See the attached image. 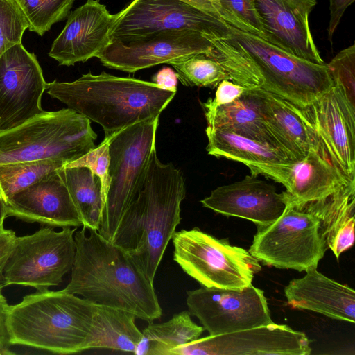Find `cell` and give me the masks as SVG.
<instances>
[{
  "label": "cell",
  "instance_id": "cell-1",
  "mask_svg": "<svg viewBox=\"0 0 355 355\" xmlns=\"http://www.w3.org/2000/svg\"><path fill=\"white\" fill-rule=\"evenodd\" d=\"M210 57L230 80L248 89L261 88L304 108L333 86L327 64L296 57L264 40L231 27L228 36L211 41Z\"/></svg>",
  "mask_w": 355,
  "mask_h": 355
},
{
  "label": "cell",
  "instance_id": "cell-2",
  "mask_svg": "<svg viewBox=\"0 0 355 355\" xmlns=\"http://www.w3.org/2000/svg\"><path fill=\"white\" fill-rule=\"evenodd\" d=\"M76 255L64 290L96 304L123 309L153 322L162 315L153 284L132 258L97 230L75 232Z\"/></svg>",
  "mask_w": 355,
  "mask_h": 355
},
{
  "label": "cell",
  "instance_id": "cell-3",
  "mask_svg": "<svg viewBox=\"0 0 355 355\" xmlns=\"http://www.w3.org/2000/svg\"><path fill=\"white\" fill-rule=\"evenodd\" d=\"M185 196L183 173L173 164L161 162L155 149L143 183L123 214L113 240L153 284L166 247L181 223V203Z\"/></svg>",
  "mask_w": 355,
  "mask_h": 355
},
{
  "label": "cell",
  "instance_id": "cell-4",
  "mask_svg": "<svg viewBox=\"0 0 355 355\" xmlns=\"http://www.w3.org/2000/svg\"><path fill=\"white\" fill-rule=\"evenodd\" d=\"M46 92L100 125L105 137L135 123L159 118L176 94L153 82L105 71L83 74L72 82L46 83Z\"/></svg>",
  "mask_w": 355,
  "mask_h": 355
},
{
  "label": "cell",
  "instance_id": "cell-5",
  "mask_svg": "<svg viewBox=\"0 0 355 355\" xmlns=\"http://www.w3.org/2000/svg\"><path fill=\"white\" fill-rule=\"evenodd\" d=\"M96 306L64 289L25 295L9 306V342L54 354L87 351Z\"/></svg>",
  "mask_w": 355,
  "mask_h": 355
},
{
  "label": "cell",
  "instance_id": "cell-6",
  "mask_svg": "<svg viewBox=\"0 0 355 355\" xmlns=\"http://www.w3.org/2000/svg\"><path fill=\"white\" fill-rule=\"evenodd\" d=\"M90 120L64 108L0 131V164L54 159L69 164L96 147Z\"/></svg>",
  "mask_w": 355,
  "mask_h": 355
},
{
  "label": "cell",
  "instance_id": "cell-7",
  "mask_svg": "<svg viewBox=\"0 0 355 355\" xmlns=\"http://www.w3.org/2000/svg\"><path fill=\"white\" fill-rule=\"evenodd\" d=\"M159 118L130 125L108 138L110 184L98 232L113 242L125 209L140 189L155 148Z\"/></svg>",
  "mask_w": 355,
  "mask_h": 355
},
{
  "label": "cell",
  "instance_id": "cell-8",
  "mask_svg": "<svg viewBox=\"0 0 355 355\" xmlns=\"http://www.w3.org/2000/svg\"><path fill=\"white\" fill-rule=\"evenodd\" d=\"M171 240L173 260L204 287L241 289L261 270L248 250L198 227L175 231Z\"/></svg>",
  "mask_w": 355,
  "mask_h": 355
},
{
  "label": "cell",
  "instance_id": "cell-9",
  "mask_svg": "<svg viewBox=\"0 0 355 355\" xmlns=\"http://www.w3.org/2000/svg\"><path fill=\"white\" fill-rule=\"evenodd\" d=\"M327 248L318 218L288 197L286 207L277 219L257 227L248 251L264 265L306 271L318 267Z\"/></svg>",
  "mask_w": 355,
  "mask_h": 355
},
{
  "label": "cell",
  "instance_id": "cell-10",
  "mask_svg": "<svg viewBox=\"0 0 355 355\" xmlns=\"http://www.w3.org/2000/svg\"><path fill=\"white\" fill-rule=\"evenodd\" d=\"M76 230L67 227L57 232L47 226L17 236L4 268L5 286L44 291L59 285L74 262Z\"/></svg>",
  "mask_w": 355,
  "mask_h": 355
},
{
  "label": "cell",
  "instance_id": "cell-11",
  "mask_svg": "<svg viewBox=\"0 0 355 355\" xmlns=\"http://www.w3.org/2000/svg\"><path fill=\"white\" fill-rule=\"evenodd\" d=\"M116 17L110 42H127L166 31L187 30L211 41L224 38L231 26L180 0H132Z\"/></svg>",
  "mask_w": 355,
  "mask_h": 355
},
{
  "label": "cell",
  "instance_id": "cell-12",
  "mask_svg": "<svg viewBox=\"0 0 355 355\" xmlns=\"http://www.w3.org/2000/svg\"><path fill=\"white\" fill-rule=\"evenodd\" d=\"M187 305L204 330L216 336L273 323L263 291L207 288L187 291Z\"/></svg>",
  "mask_w": 355,
  "mask_h": 355
},
{
  "label": "cell",
  "instance_id": "cell-13",
  "mask_svg": "<svg viewBox=\"0 0 355 355\" xmlns=\"http://www.w3.org/2000/svg\"><path fill=\"white\" fill-rule=\"evenodd\" d=\"M46 82L33 53L22 43L0 55V131L15 128L44 110Z\"/></svg>",
  "mask_w": 355,
  "mask_h": 355
},
{
  "label": "cell",
  "instance_id": "cell-14",
  "mask_svg": "<svg viewBox=\"0 0 355 355\" xmlns=\"http://www.w3.org/2000/svg\"><path fill=\"white\" fill-rule=\"evenodd\" d=\"M320 150L350 180L355 179V106L335 85L301 108Z\"/></svg>",
  "mask_w": 355,
  "mask_h": 355
},
{
  "label": "cell",
  "instance_id": "cell-15",
  "mask_svg": "<svg viewBox=\"0 0 355 355\" xmlns=\"http://www.w3.org/2000/svg\"><path fill=\"white\" fill-rule=\"evenodd\" d=\"M311 351L304 333L273 322L198 338L175 347L169 355H309Z\"/></svg>",
  "mask_w": 355,
  "mask_h": 355
},
{
  "label": "cell",
  "instance_id": "cell-16",
  "mask_svg": "<svg viewBox=\"0 0 355 355\" xmlns=\"http://www.w3.org/2000/svg\"><path fill=\"white\" fill-rule=\"evenodd\" d=\"M213 44L205 35L191 31H166L127 42H110L98 55L101 64L128 73L168 64L191 55H209Z\"/></svg>",
  "mask_w": 355,
  "mask_h": 355
},
{
  "label": "cell",
  "instance_id": "cell-17",
  "mask_svg": "<svg viewBox=\"0 0 355 355\" xmlns=\"http://www.w3.org/2000/svg\"><path fill=\"white\" fill-rule=\"evenodd\" d=\"M252 175H262L281 183L296 205L321 200L354 180L349 179L320 150L313 149L304 157L278 164L247 166Z\"/></svg>",
  "mask_w": 355,
  "mask_h": 355
},
{
  "label": "cell",
  "instance_id": "cell-18",
  "mask_svg": "<svg viewBox=\"0 0 355 355\" xmlns=\"http://www.w3.org/2000/svg\"><path fill=\"white\" fill-rule=\"evenodd\" d=\"M261 27V39L309 62H325L313 41L309 16L316 0H253Z\"/></svg>",
  "mask_w": 355,
  "mask_h": 355
},
{
  "label": "cell",
  "instance_id": "cell-19",
  "mask_svg": "<svg viewBox=\"0 0 355 355\" xmlns=\"http://www.w3.org/2000/svg\"><path fill=\"white\" fill-rule=\"evenodd\" d=\"M115 17L99 0H87L70 12L49 55L59 65L68 67L97 58L110 42L109 33Z\"/></svg>",
  "mask_w": 355,
  "mask_h": 355
},
{
  "label": "cell",
  "instance_id": "cell-20",
  "mask_svg": "<svg viewBox=\"0 0 355 355\" xmlns=\"http://www.w3.org/2000/svg\"><path fill=\"white\" fill-rule=\"evenodd\" d=\"M288 201L286 191L277 193L272 184L250 175L216 188L200 202L216 213L245 218L261 227L277 219Z\"/></svg>",
  "mask_w": 355,
  "mask_h": 355
},
{
  "label": "cell",
  "instance_id": "cell-21",
  "mask_svg": "<svg viewBox=\"0 0 355 355\" xmlns=\"http://www.w3.org/2000/svg\"><path fill=\"white\" fill-rule=\"evenodd\" d=\"M8 216L51 227L83 225L59 169L15 193L6 202Z\"/></svg>",
  "mask_w": 355,
  "mask_h": 355
},
{
  "label": "cell",
  "instance_id": "cell-22",
  "mask_svg": "<svg viewBox=\"0 0 355 355\" xmlns=\"http://www.w3.org/2000/svg\"><path fill=\"white\" fill-rule=\"evenodd\" d=\"M305 272L304 277L292 279L284 288L288 303L295 309L354 323V290L322 275L317 267Z\"/></svg>",
  "mask_w": 355,
  "mask_h": 355
},
{
  "label": "cell",
  "instance_id": "cell-23",
  "mask_svg": "<svg viewBox=\"0 0 355 355\" xmlns=\"http://www.w3.org/2000/svg\"><path fill=\"white\" fill-rule=\"evenodd\" d=\"M250 90L266 126L291 159L301 158L313 149L320 150L300 107L261 88Z\"/></svg>",
  "mask_w": 355,
  "mask_h": 355
},
{
  "label": "cell",
  "instance_id": "cell-24",
  "mask_svg": "<svg viewBox=\"0 0 355 355\" xmlns=\"http://www.w3.org/2000/svg\"><path fill=\"white\" fill-rule=\"evenodd\" d=\"M319 219L327 248L337 259L354 242L355 180L343 185L331 195L305 203Z\"/></svg>",
  "mask_w": 355,
  "mask_h": 355
},
{
  "label": "cell",
  "instance_id": "cell-25",
  "mask_svg": "<svg viewBox=\"0 0 355 355\" xmlns=\"http://www.w3.org/2000/svg\"><path fill=\"white\" fill-rule=\"evenodd\" d=\"M204 111L207 126L225 128L282 150L266 126L250 89L230 103Z\"/></svg>",
  "mask_w": 355,
  "mask_h": 355
},
{
  "label": "cell",
  "instance_id": "cell-26",
  "mask_svg": "<svg viewBox=\"0 0 355 355\" xmlns=\"http://www.w3.org/2000/svg\"><path fill=\"white\" fill-rule=\"evenodd\" d=\"M205 132L208 139L206 150L216 157L239 162L246 166L278 164L293 159L277 147L225 128L207 126Z\"/></svg>",
  "mask_w": 355,
  "mask_h": 355
},
{
  "label": "cell",
  "instance_id": "cell-27",
  "mask_svg": "<svg viewBox=\"0 0 355 355\" xmlns=\"http://www.w3.org/2000/svg\"><path fill=\"white\" fill-rule=\"evenodd\" d=\"M136 318L127 311L97 304L87 350L108 349L134 354L142 338Z\"/></svg>",
  "mask_w": 355,
  "mask_h": 355
},
{
  "label": "cell",
  "instance_id": "cell-28",
  "mask_svg": "<svg viewBox=\"0 0 355 355\" xmlns=\"http://www.w3.org/2000/svg\"><path fill=\"white\" fill-rule=\"evenodd\" d=\"M59 172L82 220V227L98 230L105 199L100 178L87 167L63 166Z\"/></svg>",
  "mask_w": 355,
  "mask_h": 355
},
{
  "label": "cell",
  "instance_id": "cell-29",
  "mask_svg": "<svg viewBox=\"0 0 355 355\" xmlns=\"http://www.w3.org/2000/svg\"><path fill=\"white\" fill-rule=\"evenodd\" d=\"M202 327L196 324L188 311L174 314L166 322H148L134 354L136 355H169L171 349L198 338Z\"/></svg>",
  "mask_w": 355,
  "mask_h": 355
},
{
  "label": "cell",
  "instance_id": "cell-30",
  "mask_svg": "<svg viewBox=\"0 0 355 355\" xmlns=\"http://www.w3.org/2000/svg\"><path fill=\"white\" fill-rule=\"evenodd\" d=\"M66 163L54 159L0 164V189L4 202Z\"/></svg>",
  "mask_w": 355,
  "mask_h": 355
},
{
  "label": "cell",
  "instance_id": "cell-31",
  "mask_svg": "<svg viewBox=\"0 0 355 355\" xmlns=\"http://www.w3.org/2000/svg\"><path fill=\"white\" fill-rule=\"evenodd\" d=\"M168 64L175 69L178 80L185 86L214 89L223 80H230L221 64L207 54L191 55Z\"/></svg>",
  "mask_w": 355,
  "mask_h": 355
},
{
  "label": "cell",
  "instance_id": "cell-32",
  "mask_svg": "<svg viewBox=\"0 0 355 355\" xmlns=\"http://www.w3.org/2000/svg\"><path fill=\"white\" fill-rule=\"evenodd\" d=\"M28 24V30L42 36L66 19L75 0H14Z\"/></svg>",
  "mask_w": 355,
  "mask_h": 355
},
{
  "label": "cell",
  "instance_id": "cell-33",
  "mask_svg": "<svg viewBox=\"0 0 355 355\" xmlns=\"http://www.w3.org/2000/svg\"><path fill=\"white\" fill-rule=\"evenodd\" d=\"M218 18L232 28L262 37V27L253 0H217Z\"/></svg>",
  "mask_w": 355,
  "mask_h": 355
},
{
  "label": "cell",
  "instance_id": "cell-34",
  "mask_svg": "<svg viewBox=\"0 0 355 355\" xmlns=\"http://www.w3.org/2000/svg\"><path fill=\"white\" fill-rule=\"evenodd\" d=\"M28 26L14 0H0V55L11 46L22 43Z\"/></svg>",
  "mask_w": 355,
  "mask_h": 355
},
{
  "label": "cell",
  "instance_id": "cell-35",
  "mask_svg": "<svg viewBox=\"0 0 355 355\" xmlns=\"http://www.w3.org/2000/svg\"><path fill=\"white\" fill-rule=\"evenodd\" d=\"M327 64L333 85L340 87L355 106V44L341 50Z\"/></svg>",
  "mask_w": 355,
  "mask_h": 355
},
{
  "label": "cell",
  "instance_id": "cell-36",
  "mask_svg": "<svg viewBox=\"0 0 355 355\" xmlns=\"http://www.w3.org/2000/svg\"><path fill=\"white\" fill-rule=\"evenodd\" d=\"M109 165V142L108 138L105 137L98 146H96L78 159L67 164L64 166L87 167L96 174L101 180L105 202L106 194L110 184Z\"/></svg>",
  "mask_w": 355,
  "mask_h": 355
},
{
  "label": "cell",
  "instance_id": "cell-37",
  "mask_svg": "<svg viewBox=\"0 0 355 355\" xmlns=\"http://www.w3.org/2000/svg\"><path fill=\"white\" fill-rule=\"evenodd\" d=\"M216 87L214 98H210L202 103L204 110H214L219 106L230 103L248 89L227 79L220 81Z\"/></svg>",
  "mask_w": 355,
  "mask_h": 355
},
{
  "label": "cell",
  "instance_id": "cell-38",
  "mask_svg": "<svg viewBox=\"0 0 355 355\" xmlns=\"http://www.w3.org/2000/svg\"><path fill=\"white\" fill-rule=\"evenodd\" d=\"M16 237V233L12 230L6 229L4 227L0 229V286L4 287V268Z\"/></svg>",
  "mask_w": 355,
  "mask_h": 355
},
{
  "label": "cell",
  "instance_id": "cell-39",
  "mask_svg": "<svg viewBox=\"0 0 355 355\" xmlns=\"http://www.w3.org/2000/svg\"><path fill=\"white\" fill-rule=\"evenodd\" d=\"M354 0H329L330 20L328 26V40L332 43L334 33L347 9Z\"/></svg>",
  "mask_w": 355,
  "mask_h": 355
},
{
  "label": "cell",
  "instance_id": "cell-40",
  "mask_svg": "<svg viewBox=\"0 0 355 355\" xmlns=\"http://www.w3.org/2000/svg\"><path fill=\"white\" fill-rule=\"evenodd\" d=\"M152 80L161 89L177 92L178 76L176 72L170 67L161 69L153 76Z\"/></svg>",
  "mask_w": 355,
  "mask_h": 355
},
{
  "label": "cell",
  "instance_id": "cell-41",
  "mask_svg": "<svg viewBox=\"0 0 355 355\" xmlns=\"http://www.w3.org/2000/svg\"><path fill=\"white\" fill-rule=\"evenodd\" d=\"M4 286H0V345L10 347L7 329V318L9 304L2 291Z\"/></svg>",
  "mask_w": 355,
  "mask_h": 355
},
{
  "label": "cell",
  "instance_id": "cell-42",
  "mask_svg": "<svg viewBox=\"0 0 355 355\" xmlns=\"http://www.w3.org/2000/svg\"><path fill=\"white\" fill-rule=\"evenodd\" d=\"M200 10L218 18L215 10L217 0H180ZM219 19V18H218Z\"/></svg>",
  "mask_w": 355,
  "mask_h": 355
},
{
  "label": "cell",
  "instance_id": "cell-43",
  "mask_svg": "<svg viewBox=\"0 0 355 355\" xmlns=\"http://www.w3.org/2000/svg\"><path fill=\"white\" fill-rule=\"evenodd\" d=\"M7 217L6 205L3 201L0 202V229L3 227V223Z\"/></svg>",
  "mask_w": 355,
  "mask_h": 355
},
{
  "label": "cell",
  "instance_id": "cell-44",
  "mask_svg": "<svg viewBox=\"0 0 355 355\" xmlns=\"http://www.w3.org/2000/svg\"><path fill=\"white\" fill-rule=\"evenodd\" d=\"M1 201H3V197H2V194H1V189H0V202ZM4 202V201H3Z\"/></svg>",
  "mask_w": 355,
  "mask_h": 355
}]
</instances>
